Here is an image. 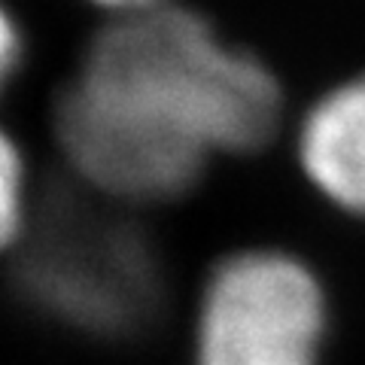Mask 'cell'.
Returning <instances> with one entry per match:
<instances>
[{
    "label": "cell",
    "mask_w": 365,
    "mask_h": 365,
    "mask_svg": "<svg viewBox=\"0 0 365 365\" xmlns=\"http://www.w3.org/2000/svg\"><path fill=\"white\" fill-rule=\"evenodd\" d=\"M104 6H116L125 9V13H137V9H146V6H155V0H98Z\"/></svg>",
    "instance_id": "8"
},
{
    "label": "cell",
    "mask_w": 365,
    "mask_h": 365,
    "mask_svg": "<svg viewBox=\"0 0 365 365\" xmlns=\"http://www.w3.org/2000/svg\"><path fill=\"white\" fill-rule=\"evenodd\" d=\"M25 216V189H21V158L16 146L0 134V250L21 235Z\"/></svg>",
    "instance_id": "6"
},
{
    "label": "cell",
    "mask_w": 365,
    "mask_h": 365,
    "mask_svg": "<svg viewBox=\"0 0 365 365\" xmlns=\"http://www.w3.org/2000/svg\"><path fill=\"white\" fill-rule=\"evenodd\" d=\"M304 174L350 213H365V76L335 88L307 113L299 140Z\"/></svg>",
    "instance_id": "5"
},
{
    "label": "cell",
    "mask_w": 365,
    "mask_h": 365,
    "mask_svg": "<svg viewBox=\"0 0 365 365\" xmlns=\"http://www.w3.org/2000/svg\"><path fill=\"white\" fill-rule=\"evenodd\" d=\"M21 287L52 317L91 332H122L150 314L158 274L134 225L58 192L25 222Z\"/></svg>",
    "instance_id": "2"
},
{
    "label": "cell",
    "mask_w": 365,
    "mask_h": 365,
    "mask_svg": "<svg viewBox=\"0 0 365 365\" xmlns=\"http://www.w3.org/2000/svg\"><path fill=\"white\" fill-rule=\"evenodd\" d=\"M323 295L311 271L280 253L222 262L204 289L198 365H317Z\"/></svg>",
    "instance_id": "3"
},
{
    "label": "cell",
    "mask_w": 365,
    "mask_h": 365,
    "mask_svg": "<svg viewBox=\"0 0 365 365\" xmlns=\"http://www.w3.org/2000/svg\"><path fill=\"white\" fill-rule=\"evenodd\" d=\"M19 55H21V40H19V31L13 25V19L4 13L0 6V86L13 76L16 64H19Z\"/></svg>",
    "instance_id": "7"
},
{
    "label": "cell",
    "mask_w": 365,
    "mask_h": 365,
    "mask_svg": "<svg viewBox=\"0 0 365 365\" xmlns=\"http://www.w3.org/2000/svg\"><path fill=\"white\" fill-rule=\"evenodd\" d=\"M101 104L201 155L250 153L280 122V91L256 58L225 49L174 6L125 13L98 34L73 79Z\"/></svg>",
    "instance_id": "1"
},
{
    "label": "cell",
    "mask_w": 365,
    "mask_h": 365,
    "mask_svg": "<svg viewBox=\"0 0 365 365\" xmlns=\"http://www.w3.org/2000/svg\"><path fill=\"white\" fill-rule=\"evenodd\" d=\"M55 134L76 177L113 201H168L204 170L201 153L125 119L71 83L55 104Z\"/></svg>",
    "instance_id": "4"
}]
</instances>
